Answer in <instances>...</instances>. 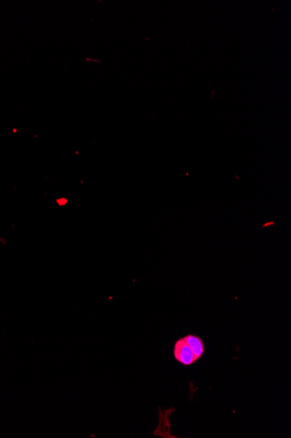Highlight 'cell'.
I'll return each mask as SVG.
<instances>
[{
  "label": "cell",
  "instance_id": "2",
  "mask_svg": "<svg viewBox=\"0 0 291 438\" xmlns=\"http://www.w3.org/2000/svg\"><path fill=\"white\" fill-rule=\"evenodd\" d=\"M184 339L193 351L195 360H199L201 356L203 355L204 350H205V346H204V343L202 341V339L194 335H187L186 337H184Z\"/></svg>",
  "mask_w": 291,
  "mask_h": 438
},
{
  "label": "cell",
  "instance_id": "1",
  "mask_svg": "<svg viewBox=\"0 0 291 438\" xmlns=\"http://www.w3.org/2000/svg\"><path fill=\"white\" fill-rule=\"evenodd\" d=\"M174 355L178 362L185 366H190L196 361L193 351L184 338H180L176 341L174 347Z\"/></svg>",
  "mask_w": 291,
  "mask_h": 438
}]
</instances>
